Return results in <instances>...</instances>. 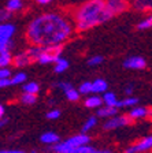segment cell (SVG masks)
Segmentation results:
<instances>
[{
  "mask_svg": "<svg viewBox=\"0 0 152 153\" xmlns=\"http://www.w3.org/2000/svg\"><path fill=\"white\" fill-rule=\"evenodd\" d=\"M73 34V25L69 19L56 13H47L34 18L28 26L29 42L41 47L63 45Z\"/></svg>",
  "mask_w": 152,
  "mask_h": 153,
  "instance_id": "6da1fadb",
  "label": "cell"
},
{
  "mask_svg": "<svg viewBox=\"0 0 152 153\" xmlns=\"http://www.w3.org/2000/svg\"><path fill=\"white\" fill-rule=\"evenodd\" d=\"M114 16L111 10L107 7L104 0H91L77 10L74 19H76V27L81 32L92 29L97 25L107 22L108 19Z\"/></svg>",
  "mask_w": 152,
  "mask_h": 153,
  "instance_id": "7a4b0ae2",
  "label": "cell"
},
{
  "mask_svg": "<svg viewBox=\"0 0 152 153\" xmlns=\"http://www.w3.org/2000/svg\"><path fill=\"white\" fill-rule=\"evenodd\" d=\"M48 152L52 153H112L110 149H96L91 145H81V146H70L63 142H58L55 145H49L47 148Z\"/></svg>",
  "mask_w": 152,
  "mask_h": 153,
  "instance_id": "3957f363",
  "label": "cell"
},
{
  "mask_svg": "<svg viewBox=\"0 0 152 153\" xmlns=\"http://www.w3.org/2000/svg\"><path fill=\"white\" fill-rule=\"evenodd\" d=\"M62 51L63 48L62 45H55V47H44L41 55L38 56L37 62L40 64H49V63H55V62L62 56Z\"/></svg>",
  "mask_w": 152,
  "mask_h": 153,
  "instance_id": "277c9868",
  "label": "cell"
},
{
  "mask_svg": "<svg viewBox=\"0 0 152 153\" xmlns=\"http://www.w3.org/2000/svg\"><path fill=\"white\" fill-rule=\"evenodd\" d=\"M54 86L59 88L60 90H63L64 94H66V99L69 100V101L76 102V101L79 100L81 93H79L78 89H74V86L70 82H58V83H54Z\"/></svg>",
  "mask_w": 152,
  "mask_h": 153,
  "instance_id": "5b68a950",
  "label": "cell"
},
{
  "mask_svg": "<svg viewBox=\"0 0 152 153\" xmlns=\"http://www.w3.org/2000/svg\"><path fill=\"white\" fill-rule=\"evenodd\" d=\"M151 149H152V135H149V137H145L141 141L136 142L134 145H132V146L126 148L125 153H144Z\"/></svg>",
  "mask_w": 152,
  "mask_h": 153,
  "instance_id": "8992f818",
  "label": "cell"
},
{
  "mask_svg": "<svg viewBox=\"0 0 152 153\" xmlns=\"http://www.w3.org/2000/svg\"><path fill=\"white\" fill-rule=\"evenodd\" d=\"M129 119L130 116H125V115H115V116H112V118H110L107 122L104 123V126H103V128L104 130H115V128H119L122 127V126H126V124H129Z\"/></svg>",
  "mask_w": 152,
  "mask_h": 153,
  "instance_id": "52a82bcc",
  "label": "cell"
},
{
  "mask_svg": "<svg viewBox=\"0 0 152 153\" xmlns=\"http://www.w3.org/2000/svg\"><path fill=\"white\" fill-rule=\"evenodd\" d=\"M147 62L141 56H130L124 62V67L127 70H143L145 68Z\"/></svg>",
  "mask_w": 152,
  "mask_h": 153,
  "instance_id": "ba28073f",
  "label": "cell"
},
{
  "mask_svg": "<svg viewBox=\"0 0 152 153\" xmlns=\"http://www.w3.org/2000/svg\"><path fill=\"white\" fill-rule=\"evenodd\" d=\"M91 142V138L86 135V133H81L78 135L67 138L66 141H63L64 145H70V146H81V145H88Z\"/></svg>",
  "mask_w": 152,
  "mask_h": 153,
  "instance_id": "9c48e42d",
  "label": "cell"
},
{
  "mask_svg": "<svg viewBox=\"0 0 152 153\" xmlns=\"http://www.w3.org/2000/svg\"><path fill=\"white\" fill-rule=\"evenodd\" d=\"M106 4L114 15L124 13L127 8V0H106Z\"/></svg>",
  "mask_w": 152,
  "mask_h": 153,
  "instance_id": "30bf717a",
  "label": "cell"
},
{
  "mask_svg": "<svg viewBox=\"0 0 152 153\" xmlns=\"http://www.w3.org/2000/svg\"><path fill=\"white\" fill-rule=\"evenodd\" d=\"M15 33V26L13 23L3 22V25L0 26V40H11Z\"/></svg>",
  "mask_w": 152,
  "mask_h": 153,
  "instance_id": "8fae6325",
  "label": "cell"
},
{
  "mask_svg": "<svg viewBox=\"0 0 152 153\" xmlns=\"http://www.w3.org/2000/svg\"><path fill=\"white\" fill-rule=\"evenodd\" d=\"M32 57L29 56V53L28 52H22V53H18L15 57H14V66L15 67H18V68H21V67H26V66H29V64L32 63Z\"/></svg>",
  "mask_w": 152,
  "mask_h": 153,
  "instance_id": "7c38bea8",
  "label": "cell"
},
{
  "mask_svg": "<svg viewBox=\"0 0 152 153\" xmlns=\"http://www.w3.org/2000/svg\"><path fill=\"white\" fill-rule=\"evenodd\" d=\"M118 114V107H111V105H104L97 108V116L99 118H112Z\"/></svg>",
  "mask_w": 152,
  "mask_h": 153,
  "instance_id": "4fadbf2b",
  "label": "cell"
},
{
  "mask_svg": "<svg viewBox=\"0 0 152 153\" xmlns=\"http://www.w3.org/2000/svg\"><path fill=\"white\" fill-rule=\"evenodd\" d=\"M40 141H41L43 143H47V145H55V143H58L60 141V138L56 133H54V131H47V133L41 134Z\"/></svg>",
  "mask_w": 152,
  "mask_h": 153,
  "instance_id": "5bb4252c",
  "label": "cell"
},
{
  "mask_svg": "<svg viewBox=\"0 0 152 153\" xmlns=\"http://www.w3.org/2000/svg\"><path fill=\"white\" fill-rule=\"evenodd\" d=\"M103 102H104L103 97H100V96H97L95 93L93 96H89L88 99L85 100V107L86 108H100Z\"/></svg>",
  "mask_w": 152,
  "mask_h": 153,
  "instance_id": "9a60e30c",
  "label": "cell"
},
{
  "mask_svg": "<svg viewBox=\"0 0 152 153\" xmlns=\"http://www.w3.org/2000/svg\"><path fill=\"white\" fill-rule=\"evenodd\" d=\"M148 115H149V111L147 108H144V107H134L129 112L130 119H141L148 116Z\"/></svg>",
  "mask_w": 152,
  "mask_h": 153,
  "instance_id": "2e32d148",
  "label": "cell"
},
{
  "mask_svg": "<svg viewBox=\"0 0 152 153\" xmlns=\"http://www.w3.org/2000/svg\"><path fill=\"white\" fill-rule=\"evenodd\" d=\"M13 62H14V57L11 55V52H10V49H1L0 51V66L8 67Z\"/></svg>",
  "mask_w": 152,
  "mask_h": 153,
  "instance_id": "e0dca14e",
  "label": "cell"
},
{
  "mask_svg": "<svg viewBox=\"0 0 152 153\" xmlns=\"http://www.w3.org/2000/svg\"><path fill=\"white\" fill-rule=\"evenodd\" d=\"M103 101H104L106 105H111V107H118L119 108V101H118L115 93H112V92L103 93Z\"/></svg>",
  "mask_w": 152,
  "mask_h": 153,
  "instance_id": "ac0fdd59",
  "label": "cell"
},
{
  "mask_svg": "<svg viewBox=\"0 0 152 153\" xmlns=\"http://www.w3.org/2000/svg\"><path fill=\"white\" fill-rule=\"evenodd\" d=\"M107 88H108V83L104 79L97 78V79L93 81V93H96V94L107 92Z\"/></svg>",
  "mask_w": 152,
  "mask_h": 153,
  "instance_id": "d6986e66",
  "label": "cell"
},
{
  "mask_svg": "<svg viewBox=\"0 0 152 153\" xmlns=\"http://www.w3.org/2000/svg\"><path fill=\"white\" fill-rule=\"evenodd\" d=\"M67 68H69V62L60 56L59 59L55 62V68H54L55 73H56V74H62L63 71H66Z\"/></svg>",
  "mask_w": 152,
  "mask_h": 153,
  "instance_id": "ffe728a7",
  "label": "cell"
},
{
  "mask_svg": "<svg viewBox=\"0 0 152 153\" xmlns=\"http://www.w3.org/2000/svg\"><path fill=\"white\" fill-rule=\"evenodd\" d=\"M37 101V94L34 93H28V92H23V94L21 96V102L26 105H32Z\"/></svg>",
  "mask_w": 152,
  "mask_h": 153,
  "instance_id": "44dd1931",
  "label": "cell"
},
{
  "mask_svg": "<svg viewBox=\"0 0 152 153\" xmlns=\"http://www.w3.org/2000/svg\"><path fill=\"white\" fill-rule=\"evenodd\" d=\"M6 8L10 10L11 13L13 11H18V10L22 8V0H7Z\"/></svg>",
  "mask_w": 152,
  "mask_h": 153,
  "instance_id": "7402d4cb",
  "label": "cell"
},
{
  "mask_svg": "<svg viewBox=\"0 0 152 153\" xmlns=\"http://www.w3.org/2000/svg\"><path fill=\"white\" fill-rule=\"evenodd\" d=\"M137 102H139V99H137V97L127 96L126 99H124V100H121L119 101V108H122V107H134Z\"/></svg>",
  "mask_w": 152,
  "mask_h": 153,
  "instance_id": "603a6c76",
  "label": "cell"
},
{
  "mask_svg": "<svg viewBox=\"0 0 152 153\" xmlns=\"http://www.w3.org/2000/svg\"><path fill=\"white\" fill-rule=\"evenodd\" d=\"M96 124H97V118H96V116H91V118L85 122V124L82 126V133H88V131H91Z\"/></svg>",
  "mask_w": 152,
  "mask_h": 153,
  "instance_id": "cb8c5ba5",
  "label": "cell"
},
{
  "mask_svg": "<svg viewBox=\"0 0 152 153\" xmlns=\"http://www.w3.org/2000/svg\"><path fill=\"white\" fill-rule=\"evenodd\" d=\"M22 90L23 92H28V93H34V94H37L38 90H40V86H38V83H36V82H28L23 85Z\"/></svg>",
  "mask_w": 152,
  "mask_h": 153,
  "instance_id": "d4e9b609",
  "label": "cell"
},
{
  "mask_svg": "<svg viewBox=\"0 0 152 153\" xmlns=\"http://www.w3.org/2000/svg\"><path fill=\"white\" fill-rule=\"evenodd\" d=\"M79 93L81 94H89V93H93V82H84L79 85L78 88Z\"/></svg>",
  "mask_w": 152,
  "mask_h": 153,
  "instance_id": "484cf974",
  "label": "cell"
},
{
  "mask_svg": "<svg viewBox=\"0 0 152 153\" xmlns=\"http://www.w3.org/2000/svg\"><path fill=\"white\" fill-rule=\"evenodd\" d=\"M28 79V75L25 73H16L14 76H11V82L13 85H19V83H23Z\"/></svg>",
  "mask_w": 152,
  "mask_h": 153,
  "instance_id": "4316f807",
  "label": "cell"
},
{
  "mask_svg": "<svg viewBox=\"0 0 152 153\" xmlns=\"http://www.w3.org/2000/svg\"><path fill=\"white\" fill-rule=\"evenodd\" d=\"M137 27H139L140 30H144V29L152 27V15H149L148 18H145L144 21H141V22L137 25Z\"/></svg>",
  "mask_w": 152,
  "mask_h": 153,
  "instance_id": "83f0119b",
  "label": "cell"
},
{
  "mask_svg": "<svg viewBox=\"0 0 152 153\" xmlns=\"http://www.w3.org/2000/svg\"><path fill=\"white\" fill-rule=\"evenodd\" d=\"M137 8H152V0H136Z\"/></svg>",
  "mask_w": 152,
  "mask_h": 153,
  "instance_id": "f1b7e54d",
  "label": "cell"
},
{
  "mask_svg": "<svg viewBox=\"0 0 152 153\" xmlns=\"http://www.w3.org/2000/svg\"><path fill=\"white\" fill-rule=\"evenodd\" d=\"M101 63H103V56H92L88 60V66H91V67L99 66V64H101Z\"/></svg>",
  "mask_w": 152,
  "mask_h": 153,
  "instance_id": "f546056e",
  "label": "cell"
},
{
  "mask_svg": "<svg viewBox=\"0 0 152 153\" xmlns=\"http://www.w3.org/2000/svg\"><path fill=\"white\" fill-rule=\"evenodd\" d=\"M14 45L13 40H0V51L1 49H11Z\"/></svg>",
  "mask_w": 152,
  "mask_h": 153,
  "instance_id": "4dcf8cb0",
  "label": "cell"
},
{
  "mask_svg": "<svg viewBox=\"0 0 152 153\" xmlns=\"http://www.w3.org/2000/svg\"><path fill=\"white\" fill-rule=\"evenodd\" d=\"M60 116V111L59 109H51V111L47 112V118L49 120H55V119H59Z\"/></svg>",
  "mask_w": 152,
  "mask_h": 153,
  "instance_id": "1f68e13d",
  "label": "cell"
},
{
  "mask_svg": "<svg viewBox=\"0 0 152 153\" xmlns=\"http://www.w3.org/2000/svg\"><path fill=\"white\" fill-rule=\"evenodd\" d=\"M1 15H0V19H1V22H6L7 19L10 18V16H11V11H10V10H1Z\"/></svg>",
  "mask_w": 152,
  "mask_h": 153,
  "instance_id": "d6a6232c",
  "label": "cell"
},
{
  "mask_svg": "<svg viewBox=\"0 0 152 153\" xmlns=\"http://www.w3.org/2000/svg\"><path fill=\"white\" fill-rule=\"evenodd\" d=\"M0 78H11V71L6 67H1L0 70Z\"/></svg>",
  "mask_w": 152,
  "mask_h": 153,
  "instance_id": "836d02e7",
  "label": "cell"
},
{
  "mask_svg": "<svg viewBox=\"0 0 152 153\" xmlns=\"http://www.w3.org/2000/svg\"><path fill=\"white\" fill-rule=\"evenodd\" d=\"M13 82H11V78H0V86L1 88H6V86H11Z\"/></svg>",
  "mask_w": 152,
  "mask_h": 153,
  "instance_id": "e575fe53",
  "label": "cell"
},
{
  "mask_svg": "<svg viewBox=\"0 0 152 153\" xmlns=\"http://www.w3.org/2000/svg\"><path fill=\"white\" fill-rule=\"evenodd\" d=\"M1 153H25L23 150H16V149H11V150H1Z\"/></svg>",
  "mask_w": 152,
  "mask_h": 153,
  "instance_id": "d590c367",
  "label": "cell"
},
{
  "mask_svg": "<svg viewBox=\"0 0 152 153\" xmlns=\"http://www.w3.org/2000/svg\"><path fill=\"white\" fill-rule=\"evenodd\" d=\"M132 92H133V86L130 85V86H126V89H125V93H126L127 96L132 94Z\"/></svg>",
  "mask_w": 152,
  "mask_h": 153,
  "instance_id": "8d00e7d4",
  "label": "cell"
},
{
  "mask_svg": "<svg viewBox=\"0 0 152 153\" xmlns=\"http://www.w3.org/2000/svg\"><path fill=\"white\" fill-rule=\"evenodd\" d=\"M38 4H41V6H45V4H48V3H51L52 0H36Z\"/></svg>",
  "mask_w": 152,
  "mask_h": 153,
  "instance_id": "74e56055",
  "label": "cell"
},
{
  "mask_svg": "<svg viewBox=\"0 0 152 153\" xmlns=\"http://www.w3.org/2000/svg\"><path fill=\"white\" fill-rule=\"evenodd\" d=\"M7 122H8V118H1V122H0V126H1V127H3V126H6L7 124Z\"/></svg>",
  "mask_w": 152,
  "mask_h": 153,
  "instance_id": "f35d334b",
  "label": "cell"
},
{
  "mask_svg": "<svg viewBox=\"0 0 152 153\" xmlns=\"http://www.w3.org/2000/svg\"><path fill=\"white\" fill-rule=\"evenodd\" d=\"M4 114H6V108H4V105H0V116L3 118Z\"/></svg>",
  "mask_w": 152,
  "mask_h": 153,
  "instance_id": "ab89813d",
  "label": "cell"
},
{
  "mask_svg": "<svg viewBox=\"0 0 152 153\" xmlns=\"http://www.w3.org/2000/svg\"><path fill=\"white\" fill-rule=\"evenodd\" d=\"M30 153H38V152L36 149H32V150H30Z\"/></svg>",
  "mask_w": 152,
  "mask_h": 153,
  "instance_id": "60d3db41",
  "label": "cell"
},
{
  "mask_svg": "<svg viewBox=\"0 0 152 153\" xmlns=\"http://www.w3.org/2000/svg\"><path fill=\"white\" fill-rule=\"evenodd\" d=\"M149 116H151V119H152V109L149 111Z\"/></svg>",
  "mask_w": 152,
  "mask_h": 153,
  "instance_id": "b9f144b4",
  "label": "cell"
}]
</instances>
